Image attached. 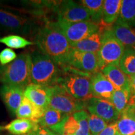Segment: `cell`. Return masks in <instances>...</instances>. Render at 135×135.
<instances>
[{
	"label": "cell",
	"mask_w": 135,
	"mask_h": 135,
	"mask_svg": "<svg viewBox=\"0 0 135 135\" xmlns=\"http://www.w3.org/2000/svg\"><path fill=\"white\" fill-rule=\"evenodd\" d=\"M61 31L66 37L71 44L76 43L99 31L101 26L91 21L68 23L63 22H53Z\"/></svg>",
	"instance_id": "cell-8"
},
{
	"label": "cell",
	"mask_w": 135,
	"mask_h": 135,
	"mask_svg": "<svg viewBox=\"0 0 135 135\" xmlns=\"http://www.w3.org/2000/svg\"><path fill=\"white\" fill-rule=\"evenodd\" d=\"M114 36L122 43L125 49L135 50V30L117 20L111 27Z\"/></svg>",
	"instance_id": "cell-19"
},
{
	"label": "cell",
	"mask_w": 135,
	"mask_h": 135,
	"mask_svg": "<svg viewBox=\"0 0 135 135\" xmlns=\"http://www.w3.org/2000/svg\"><path fill=\"white\" fill-rule=\"evenodd\" d=\"M0 43L3 44L6 46L13 49L25 48L27 46L35 45L34 42L27 40L25 37L17 35H10L1 37Z\"/></svg>",
	"instance_id": "cell-28"
},
{
	"label": "cell",
	"mask_w": 135,
	"mask_h": 135,
	"mask_svg": "<svg viewBox=\"0 0 135 135\" xmlns=\"http://www.w3.org/2000/svg\"><path fill=\"white\" fill-rule=\"evenodd\" d=\"M31 53H22L12 63L0 65V82L25 89L31 83Z\"/></svg>",
	"instance_id": "cell-3"
},
{
	"label": "cell",
	"mask_w": 135,
	"mask_h": 135,
	"mask_svg": "<svg viewBox=\"0 0 135 135\" xmlns=\"http://www.w3.org/2000/svg\"><path fill=\"white\" fill-rule=\"evenodd\" d=\"M18 56L11 48H5L0 52V65L6 66L12 63Z\"/></svg>",
	"instance_id": "cell-30"
},
{
	"label": "cell",
	"mask_w": 135,
	"mask_h": 135,
	"mask_svg": "<svg viewBox=\"0 0 135 135\" xmlns=\"http://www.w3.org/2000/svg\"><path fill=\"white\" fill-rule=\"evenodd\" d=\"M38 126V123L30 119L17 118L4 126V129L12 135H24L35 131Z\"/></svg>",
	"instance_id": "cell-22"
},
{
	"label": "cell",
	"mask_w": 135,
	"mask_h": 135,
	"mask_svg": "<svg viewBox=\"0 0 135 135\" xmlns=\"http://www.w3.org/2000/svg\"><path fill=\"white\" fill-rule=\"evenodd\" d=\"M134 135H135V133H134Z\"/></svg>",
	"instance_id": "cell-39"
},
{
	"label": "cell",
	"mask_w": 135,
	"mask_h": 135,
	"mask_svg": "<svg viewBox=\"0 0 135 135\" xmlns=\"http://www.w3.org/2000/svg\"><path fill=\"white\" fill-rule=\"evenodd\" d=\"M55 9L58 14L57 21L74 23L91 21L88 10L75 1H62Z\"/></svg>",
	"instance_id": "cell-10"
},
{
	"label": "cell",
	"mask_w": 135,
	"mask_h": 135,
	"mask_svg": "<svg viewBox=\"0 0 135 135\" xmlns=\"http://www.w3.org/2000/svg\"><path fill=\"white\" fill-rule=\"evenodd\" d=\"M24 95L35 105L45 109L49 106L50 87L30 84L25 89Z\"/></svg>",
	"instance_id": "cell-17"
},
{
	"label": "cell",
	"mask_w": 135,
	"mask_h": 135,
	"mask_svg": "<svg viewBox=\"0 0 135 135\" xmlns=\"http://www.w3.org/2000/svg\"><path fill=\"white\" fill-rule=\"evenodd\" d=\"M87 102V101H86ZM86 102L74 98L60 85L50 87L49 106L68 115L86 108Z\"/></svg>",
	"instance_id": "cell-7"
},
{
	"label": "cell",
	"mask_w": 135,
	"mask_h": 135,
	"mask_svg": "<svg viewBox=\"0 0 135 135\" xmlns=\"http://www.w3.org/2000/svg\"><path fill=\"white\" fill-rule=\"evenodd\" d=\"M117 131L121 135H134L135 133V99L131 97L125 109L116 121Z\"/></svg>",
	"instance_id": "cell-15"
},
{
	"label": "cell",
	"mask_w": 135,
	"mask_h": 135,
	"mask_svg": "<svg viewBox=\"0 0 135 135\" xmlns=\"http://www.w3.org/2000/svg\"><path fill=\"white\" fill-rule=\"evenodd\" d=\"M0 28L21 36H31L39 30L33 19L0 8Z\"/></svg>",
	"instance_id": "cell-6"
},
{
	"label": "cell",
	"mask_w": 135,
	"mask_h": 135,
	"mask_svg": "<svg viewBox=\"0 0 135 135\" xmlns=\"http://www.w3.org/2000/svg\"><path fill=\"white\" fill-rule=\"evenodd\" d=\"M88 125L91 135H98L107 127L108 123L99 116L89 114Z\"/></svg>",
	"instance_id": "cell-29"
},
{
	"label": "cell",
	"mask_w": 135,
	"mask_h": 135,
	"mask_svg": "<svg viewBox=\"0 0 135 135\" xmlns=\"http://www.w3.org/2000/svg\"><path fill=\"white\" fill-rule=\"evenodd\" d=\"M0 35H1V33H0ZM0 38H1V37H0Z\"/></svg>",
	"instance_id": "cell-38"
},
{
	"label": "cell",
	"mask_w": 135,
	"mask_h": 135,
	"mask_svg": "<svg viewBox=\"0 0 135 135\" xmlns=\"http://www.w3.org/2000/svg\"><path fill=\"white\" fill-rule=\"evenodd\" d=\"M115 135H121V134H119V133H118V131H117V133H116V134Z\"/></svg>",
	"instance_id": "cell-37"
},
{
	"label": "cell",
	"mask_w": 135,
	"mask_h": 135,
	"mask_svg": "<svg viewBox=\"0 0 135 135\" xmlns=\"http://www.w3.org/2000/svg\"><path fill=\"white\" fill-rule=\"evenodd\" d=\"M65 67L71 68L89 75L101 71L97 54L81 51L72 48L68 54L63 68Z\"/></svg>",
	"instance_id": "cell-9"
},
{
	"label": "cell",
	"mask_w": 135,
	"mask_h": 135,
	"mask_svg": "<svg viewBox=\"0 0 135 135\" xmlns=\"http://www.w3.org/2000/svg\"><path fill=\"white\" fill-rule=\"evenodd\" d=\"M116 133H117V125L116 122L108 124L104 130H103L98 135H115Z\"/></svg>",
	"instance_id": "cell-31"
},
{
	"label": "cell",
	"mask_w": 135,
	"mask_h": 135,
	"mask_svg": "<svg viewBox=\"0 0 135 135\" xmlns=\"http://www.w3.org/2000/svg\"><path fill=\"white\" fill-rule=\"evenodd\" d=\"M131 97V91L129 86L126 88L114 91L109 101L113 104L119 114H121L128 105Z\"/></svg>",
	"instance_id": "cell-26"
},
{
	"label": "cell",
	"mask_w": 135,
	"mask_h": 135,
	"mask_svg": "<svg viewBox=\"0 0 135 135\" xmlns=\"http://www.w3.org/2000/svg\"><path fill=\"white\" fill-rule=\"evenodd\" d=\"M25 89L16 86L3 84L0 86V97L11 113L16 114L24 98Z\"/></svg>",
	"instance_id": "cell-14"
},
{
	"label": "cell",
	"mask_w": 135,
	"mask_h": 135,
	"mask_svg": "<svg viewBox=\"0 0 135 135\" xmlns=\"http://www.w3.org/2000/svg\"><path fill=\"white\" fill-rule=\"evenodd\" d=\"M68 114H66L52 108L47 107L38 121L39 125L48 128L52 132L63 135V126Z\"/></svg>",
	"instance_id": "cell-13"
},
{
	"label": "cell",
	"mask_w": 135,
	"mask_h": 135,
	"mask_svg": "<svg viewBox=\"0 0 135 135\" xmlns=\"http://www.w3.org/2000/svg\"><path fill=\"white\" fill-rule=\"evenodd\" d=\"M52 134H53V135H60V134H56V133H53V132H52Z\"/></svg>",
	"instance_id": "cell-36"
},
{
	"label": "cell",
	"mask_w": 135,
	"mask_h": 135,
	"mask_svg": "<svg viewBox=\"0 0 135 135\" xmlns=\"http://www.w3.org/2000/svg\"><path fill=\"white\" fill-rule=\"evenodd\" d=\"M80 4L88 10L91 21L100 26L102 19L104 1L103 0H82Z\"/></svg>",
	"instance_id": "cell-25"
},
{
	"label": "cell",
	"mask_w": 135,
	"mask_h": 135,
	"mask_svg": "<svg viewBox=\"0 0 135 135\" xmlns=\"http://www.w3.org/2000/svg\"><path fill=\"white\" fill-rule=\"evenodd\" d=\"M113 84L115 90L126 88L129 86V76L124 74L119 65L111 64L104 67L101 71Z\"/></svg>",
	"instance_id": "cell-18"
},
{
	"label": "cell",
	"mask_w": 135,
	"mask_h": 135,
	"mask_svg": "<svg viewBox=\"0 0 135 135\" xmlns=\"http://www.w3.org/2000/svg\"><path fill=\"white\" fill-rule=\"evenodd\" d=\"M91 88L93 97L109 100L115 89L101 71L91 75Z\"/></svg>",
	"instance_id": "cell-16"
},
{
	"label": "cell",
	"mask_w": 135,
	"mask_h": 135,
	"mask_svg": "<svg viewBox=\"0 0 135 135\" xmlns=\"http://www.w3.org/2000/svg\"><path fill=\"white\" fill-rule=\"evenodd\" d=\"M118 20L131 28H135V0H122Z\"/></svg>",
	"instance_id": "cell-24"
},
{
	"label": "cell",
	"mask_w": 135,
	"mask_h": 135,
	"mask_svg": "<svg viewBox=\"0 0 135 135\" xmlns=\"http://www.w3.org/2000/svg\"><path fill=\"white\" fill-rule=\"evenodd\" d=\"M35 43L40 51L63 68L71 47L66 37L54 25L53 22L47 23L39 28L35 36Z\"/></svg>",
	"instance_id": "cell-1"
},
{
	"label": "cell",
	"mask_w": 135,
	"mask_h": 135,
	"mask_svg": "<svg viewBox=\"0 0 135 135\" xmlns=\"http://www.w3.org/2000/svg\"><path fill=\"white\" fill-rule=\"evenodd\" d=\"M129 88H130L131 97L135 99V75L129 76Z\"/></svg>",
	"instance_id": "cell-33"
},
{
	"label": "cell",
	"mask_w": 135,
	"mask_h": 135,
	"mask_svg": "<svg viewBox=\"0 0 135 135\" xmlns=\"http://www.w3.org/2000/svg\"><path fill=\"white\" fill-rule=\"evenodd\" d=\"M121 3L122 0L104 1L101 27L110 28L116 23L119 16Z\"/></svg>",
	"instance_id": "cell-20"
},
{
	"label": "cell",
	"mask_w": 135,
	"mask_h": 135,
	"mask_svg": "<svg viewBox=\"0 0 135 135\" xmlns=\"http://www.w3.org/2000/svg\"><path fill=\"white\" fill-rule=\"evenodd\" d=\"M86 108L90 114H95L107 123H116L120 114L108 99L93 97L86 102Z\"/></svg>",
	"instance_id": "cell-11"
},
{
	"label": "cell",
	"mask_w": 135,
	"mask_h": 135,
	"mask_svg": "<svg viewBox=\"0 0 135 135\" xmlns=\"http://www.w3.org/2000/svg\"><path fill=\"white\" fill-rule=\"evenodd\" d=\"M63 74L58 85L65 89L74 98L86 102L93 98L91 88L92 75L81 72L70 67L63 68Z\"/></svg>",
	"instance_id": "cell-4"
},
{
	"label": "cell",
	"mask_w": 135,
	"mask_h": 135,
	"mask_svg": "<svg viewBox=\"0 0 135 135\" xmlns=\"http://www.w3.org/2000/svg\"><path fill=\"white\" fill-rule=\"evenodd\" d=\"M102 41V28L81 41L71 44V47L81 51L97 54L100 50Z\"/></svg>",
	"instance_id": "cell-23"
},
{
	"label": "cell",
	"mask_w": 135,
	"mask_h": 135,
	"mask_svg": "<svg viewBox=\"0 0 135 135\" xmlns=\"http://www.w3.org/2000/svg\"><path fill=\"white\" fill-rule=\"evenodd\" d=\"M31 55V84L51 87L58 84L63 70L55 61L40 51Z\"/></svg>",
	"instance_id": "cell-2"
},
{
	"label": "cell",
	"mask_w": 135,
	"mask_h": 135,
	"mask_svg": "<svg viewBox=\"0 0 135 135\" xmlns=\"http://www.w3.org/2000/svg\"><path fill=\"white\" fill-rule=\"evenodd\" d=\"M24 135H35V133H34V131H33V132H32V133H28V134H24Z\"/></svg>",
	"instance_id": "cell-35"
},
{
	"label": "cell",
	"mask_w": 135,
	"mask_h": 135,
	"mask_svg": "<svg viewBox=\"0 0 135 135\" xmlns=\"http://www.w3.org/2000/svg\"><path fill=\"white\" fill-rule=\"evenodd\" d=\"M4 126H0V135H1V131H2L3 130H4Z\"/></svg>",
	"instance_id": "cell-34"
},
{
	"label": "cell",
	"mask_w": 135,
	"mask_h": 135,
	"mask_svg": "<svg viewBox=\"0 0 135 135\" xmlns=\"http://www.w3.org/2000/svg\"><path fill=\"white\" fill-rule=\"evenodd\" d=\"M102 41L100 50L97 53L99 68L101 71L106 66L119 62L124 53V46L115 36L110 28H102Z\"/></svg>",
	"instance_id": "cell-5"
},
{
	"label": "cell",
	"mask_w": 135,
	"mask_h": 135,
	"mask_svg": "<svg viewBox=\"0 0 135 135\" xmlns=\"http://www.w3.org/2000/svg\"><path fill=\"white\" fill-rule=\"evenodd\" d=\"M88 117L89 113L84 109L69 115L64 124L63 135H91Z\"/></svg>",
	"instance_id": "cell-12"
},
{
	"label": "cell",
	"mask_w": 135,
	"mask_h": 135,
	"mask_svg": "<svg viewBox=\"0 0 135 135\" xmlns=\"http://www.w3.org/2000/svg\"><path fill=\"white\" fill-rule=\"evenodd\" d=\"M119 67L128 76L135 75V50L125 49L119 62Z\"/></svg>",
	"instance_id": "cell-27"
},
{
	"label": "cell",
	"mask_w": 135,
	"mask_h": 135,
	"mask_svg": "<svg viewBox=\"0 0 135 135\" xmlns=\"http://www.w3.org/2000/svg\"><path fill=\"white\" fill-rule=\"evenodd\" d=\"M44 111L45 109L40 108L27 98L24 97L15 114L18 118L28 119L38 123L40 119L43 116Z\"/></svg>",
	"instance_id": "cell-21"
},
{
	"label": "cell",
	"mask_w": 135,
	"mask_h": 135,
	"mask_svg": "<svg viewBox=\"0 0 135 135\" xmlns=\"http://www.w3.org/2000/svg\"><path fill=\"white\" fill-rule=\"evenodd\" d=\"M34 133H35V135H53L51 131L48 128H44L40 125L36 130L34 131Z\"/></svg>",
	"instance_id": "cell-32"
}]
</instances>
